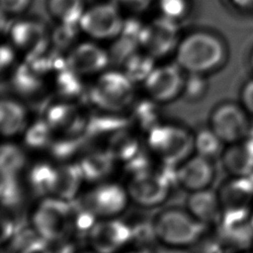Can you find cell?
<instances>
[{"label": "cell", "mask_w": 253, "mask_h": 253, "mask_svg": "<svg viewBox=\"0 0 253 253\" xmlns=\"http://www.w3.org/2000/svg\"><path fill=\"white\" fill-rule=\"evenodd\" d=\"M159 242L165 246L186 248L196 245L205 235L206 225L195 218L188 210L170 208L160 211L152 220Z\"/></svg>", "instance_id": "1"}, {"label": "cell", "mask_w": 253, "mask_h": 253, "mask_svg": "<svg viewBox=\"0 0 253 253\" xmlns=\"http://www.w3.org/2000/svg\"><path fill=\"white\" fill-rule=\"evenodd\" d=\"M150 152L162 164L178 167L195 151L194 133L175 124H158L147 133Z\"/></svg>", "instance_id": "2"}, {"label": "cell", "mask_w": 253, "mask_h": 253, "mask_svg": "<svg viewBox=\"0 0 253 253\" xmlns=\"http://www.w3.org/2000/svg\"><path fill=\"white\" fill-rule=\"evenodd\" d=\"M223 57V46L213 36L194 33L183 39L177 45V64L193 73L200 74L216 67Z\"/></svg>", "instance_id": "3"}, {"label": "cell", "mask_w": 253, "mask_h": 253, "mask_svg": "<svg viewBox=\"0 0 253 253\" xmlns=\"http://www.w3.org/2000/svg\"><path fill=\"white\" fill-rule=\"evenodd\" d=\"M72 202L54 196L43 197L32 212L31 222L41 238L55 242L71 232Z\"/></svg>", "instance_id": "4"}, {"label": "cell", "mask_w": 253, "mask_h": 253, "mask_svg": "<svg viewBox=\"0 0 253 253\" xmlns=\"http://www.w3.org/2000/svg\"><path fill=\"white\" fill-rule=\"evenodd\" d=\"M174 184L176 183L170 169L161 164L157 170L150 168L131 175L126 190L130 201L135 205L154 208L168 199Z\"/></svg>", "instance_id": "5"}, {"label": "cell", "mask_w": 253, "mask_h": 253, "mask_svg": "<svg viewBox=\"0 0 253 253\" xmlns=\"http://www.w3.org/2000/svg\"><path fill=\"white\" fill-rule=\"evenodd\" d=\"M132 83L125 72H104L90 90L91 102L101 111L118 113L132 104Z\"/></svg>", "instance_id": "6"}, {"label": "cell", "mask_w": 253, "mask_h": 253, "mask_svg": "<svg viewBox=\"0 0 253 253\" xmlns=\"http://www.w3.org/2000/svg\"><path fill=\"white\" fill-rule=\"evenodd\" d=\"M129 201L126 188L104 181L88 190L80 203L99 219H104L118 217L126 211Z\"/></svg>", "instance_id": "7"}, {"label": "cell", "mask_w": 253, "mask_h": 253, "mask_svg": "<svg viewBox=\"0 0 253 253\" xmlns=\"http://www.w3.org/2000/svg\"><path fill=\"white\" fill-rule=\"evenodd\" d=\"M247 112L242 106L226 102L212 109L209 126L224 144H230L247 137L250 130Z\"/></svg>", "instance_id": "8"}, {"label": "cell", "mask_w": 253, "mask_h": 253, "mask_svg": "<svg viewBox=\"0 0 253 253\" xmlns=\"http://www.w3.org/2000/svg\"><path fill=\"white\" fill-rule=\"evenodd\" d=\"M221 217L249 218L253 211V180L251 177H232L217 191Z\"/></svg>", "instance_id": "9"}, {"label": "cell", "mask_w": 253, "mask_h": 253, "mask_svg": "<svg viewBox=\"0 0 253 253\" xmlns=\"http://www.w3.org/2000/svg\"><path fill=\"white\" fill-rule=\"evenodd\" d=\"M78 25L93 39L109 40L121 35L125 22L115 5L105 3L85 10Z\"/></svg>", "instance_id": "10"}, {"label": "cell", "mask_w": 253, "mask_h": 253, "mask_svg": "<svg viewBox=\"0 0 253 253\" xmlns=\"http://www.w3.org/2000/svg\"><path fill=\"white\" fill-rule=\"evenodd\" d=\"M87 238L97 253H120L131 242V225L117 217L99 219Z\"/></svg>", "instance_id": "11"}, {"label": "cell", "mask_w": 253, "mask_h": 253, "mask_svg": "<svg viewBox=\"0 0 253 253\" xmlns=\"http://www.w3.org/2000/svg\"><path fill=\"white\" fill-rule=\"evenodd\" d=\"M180 66L167 64L154 67L143 81L149 98L155 102L168 103L183 93L185 82Z\"/></svg>", "instance_id": "12"}, {"label": "cell", "mask_w": 253, "mask_h": 253, "mask_svg": "<svg viewBox=\"0 0 253 253\" xmlns=\"http://www.w3.org/2000/svg\"><path fill=\"white\" fill-rule=\"evenodd\" d=\"M177 32V27L171 18H158L142 27L139 43L152 57H161L178 45Z\"/></svg>", "instance_id": "13"}, {"label": "cell", "mask_w": 253, "mask_h": 253, "mask_svg": "<svg viewBox=\"0 0 253 253\" xmlns=\"http://www.w3.org/2000/svg\"><path fill=\"white\" fill-rule=\"evenodd\" d=\"M214 178L213 161L197 153L177 167V185L190 193L211 188Z\"/></svg>", "instance_id": "14"}, {"label": "cell", "mask_w": 253, "mask_h": 253, "mask_svg": "<svg viewBox=\"0 0 253 253\" xmlns=\"http://www.w3.org/2000/svg\"><path fill=\"white\" fill-rule=\"evenodd\" d=\"M44 120L54 133L82 136L88 118L82 117L77 109L69 103H57L46 110Z\"/></svg>", "instance_id": "15"}, {"label": "cell", "mask_w": 253, "mask_h": 253, "mask_svg": "<svg viewBox=\"0 0 253 253\" xmlns=\"http://www.w3.org/2000/svg\"><path fill=\"white\" fill-rule=\"evenodd\" d=\"M67 66L79 75H90L103 71L109 63V55L92 42H83L69 52Z\"/></svg>", "instance_id": "16"}, {"label": "cell", "mask_w": 253, "mask_h": 253, "mask_svg": "<svg viewBox=\"0 0 253 253\" xmlns=\"http://www.w3.org/2000/svg\"><path fill=\"white\" fill-rule=\"evenodd\" d=\"M224 170L232 177L253 175V141L248 137L227 144L220 157Z\"/></svg>", "instance_id": "17"}, {"label": "cell", "mask_w": 253, "mask_h": 253, "mask_svg": "<svg viewBox=\"0 0 253 253\" xmlns=\"http://www.w3.org/2000/svg\"><path fill=\"white\" fill-rule=\"evenodd\" d=\"M186 205L188 211L206 226L216 225L221 218L222 210L218 194L211 188L192 192Z\"/></svg>", "instance_id": "18"}, {"label": "cell", "mask_w": 253, "mask_h": 253, "mask_svg": "<svg viewBox=\"0 0 253 253\" xmlns=\"http://www.w3.org/2000/svg\"><path fill=\"white\" fill-rule=\"evenodd\" d=\"M216 228V235L227 248L247 251L253 244V225L250 217H221Z\"/></svg>", "instance_id": "19"}, {"label": "cell", "mask_w": 253, "mask_h": 253, "mask_svg": "<svg viewBox=\"0 0 253 253\" xmlns=\"http://www.w3.org/2000/svg\"><path fill=\"white\" fill-rule=\"evenodd\" d=\"M116 161L110 151L105 148L86 153L80 158L78 164L85 182L98 184L106 181L111 175Z\"/></svg>", "instance_id": "20"}, {"label": "cell", "mask_w": 253, "mask_h": 253, "mask_svg": "<svg viewBox=\"0 0 253 253\" xmlns=\"http://www.w3.org/2000/svg\"><path fill=\"white\" fill-rule=\"evenodd\" d=\"M83 182L85 180L78 162H64L56 166V180L51 196L72 202L78 196Z\"/></svg>", "instance_id": "21"}, {"label": "cell", "mask_w": 253, "mask_h": 253, "mask_svg": "<svg viewBox=\"0 0 253 253\" xmlns=\"http://www.w3.org/2000/svg\"><path fill=\"white\" fill-rule=\"evenodd\" d=\"M28 126V112L24 105L14 99H3L0 106L1 133L12 138L24 133Z\"/></svg>", "instance_id": "22"}, {"label": "cell", "mask_w": 253, "mask_h": 253, "mask_svg": "<svg viewBox=\"0 0 253 253\" xmlns=\"http://www.w3.org/2000/svg\"><path fill=\"white\" fill-rule=\"evenodd\" d=\"M130 125L129 119L121 117L118 113L104 112L101 115L88 118L84 135L87 137H110L114 133L126 128Z\"/></svg>", "instance_id": "23"}, {"label": "cell", "mask_w": 253, "mask_h": 253, "mask_svg": "<svg viewBox=\"0 0 253 253\" xmlns=\"http://www.w3.org/2000/svg\"><path fill=\"white\" fill-rule=\"evenodd\" d=\"M56 180V166L48 162L34 164L27 175V181L32 192L40 197L51 196Z\"/></svg>", "instance_id": "24"}, {"label": "cell", "mask_w": 253, "mask_h": 253, "mask_svg": "<svg viewBox=\"0 0 253 253\" xmlns=\"http://www.w3.org/2000/svg\"><path fill=\"white\" fill-rule=\"evenodd\" d=\"M107 149L117 161L120 160L125 163L141 151L137 137L127 131L126 128L122 129L109 137Z\"/></svg>", "instance_id": "25"}, {"label": "cell", "mask_w": 253, "mask_h": 253, "mask_svg": "<svg viewBox=\"0 0 253 253\" xmlns=\"http://www.w3.org/2000/svg\"><path fill=\"white\" fill-rule=\"evenodd\" d=\"M11 36L14 43L21 48L31 49L33 53L42 49L43 31L37 23L22 22L15 25Z\"/></svg>", "instance_id": "26"}, {"label": "cell", "mask_w": 253, "mask_h": 253, "mask_svg": "<svg viewBox=\"0 0 253 253\" xmlns=\"http://www.w3.org/2000/svg\"><path fill=\"white\" fill-rule=\"evenodd\" d=\"M223 142L217 134L209 126L199 129L194 133L195 152L211 161L221 157Z\"/></svg>", "instance_id": "27"}, {"label": "cell", "mask_w": 253, "mask_h": 253, "mask_svg": "<svg viewBox=\"0 0 253 253\" xmlns=\"http://www.w3.org/2000/svg\"><path fill=\"white\" fill-rule=\"evenodd\" d=\"M157 102L151 100L138 101L132 106L131 115L129 117L130 124H133L146 133L155 126L160 124L159 110Z\"/></svg>", "instance_id": "28"}, {"label": "cell", "mask_w": 253, "mask_h": 253, "mask_svg": "<svg viewBox=\"0 0 253 253\" xmlns=\"http://www.w3.org/2000/svg\"><path fill=\"white\" fill-rule=\"evenodd\" d=\"M50 14L61 24L76 25L84 13L83 0H48Z\"/></svg>", "instance_id": "29"}, {"label": "cell", "mask_w": 253, "mask_h": 253, "mask_svg": "<svg viewBox=\"0 0 253 253\" xmlns=\"http://www.w3.org/2000/svg\"><path fill=\"white\" fill-rule=\"evenodd\" d=\"M53 138L54 131L44 119L34 122L24 131L25 144L33 150L48 149Z\"/></svg>", "instance_id": "30"}, {"label": "cell", "mask_w": 253, "mask_h": 253, "mask_svg": "<svg viewBox=\"0 0 253 253\" xmlns=\"http://www.w3.org/2000/svg\"><path fill=\"white\" fill-rule=\"evenodd\" d=\"M26 155L20 146L13 142H4L0 150V170L4 175H16L24 169Z\"/></svg>", "instance_id": "31"}, {"label": "cell", "mask_w": 253, "mask_h": 253, "mask_svg": "<svg viewBox=\"0 0 253 253\" xmlns=\"http://www.w3.org/2000/svg\"><path fill=\"white\" fill-rule=\"evenodd\" d=\"M81 144V136L61 134L57 138L54 136L47 150H49L51 156L54 159L62 162H68L69 159L74 157L77 152H79Z\"/></svg>", "instance_id": "32"}, {"label": "cell", "mask_w": 253, "mask_h": 253, "mask_svg": "<svg viewBox=\"0 0 253 253\" xmlns=\"http://www.w3.org/2000/svg\"><path fill=\"white\" fill-rule=\"evenodd\" d=\"M125 68V73L132 82L144 81L154 68L152 56L146 52L133 53L126 58Z\"/></svg>", "instance_id": "33"}, {"label": "cell", "mask_w": 253, "mask_h": 253, "mask_svg": "<svg viewBox=\"0 0 253 253\" xmlns=\"http://www.w3.org/2000/svg\"><path fill=\"white\" fill-rule=\"evenodd\" d=\"M0 195L2 205L7 209H12L20 205L23 199V190L18 176L1 174Z\"/></svg>", "instance_id": "34"}, {"label": "cell", "mask_w": 253, "mask_h": 253, "mask_svg": "<svg viewBox=\"0 0 253 253\" xmlns=\"http://www.w3.org/2000/svg\"><path fill=\"white\" fill-rule=\"evenodd\" d=\"M13 86L19 93L31 95L41 87V80L35 68L23 65L13 76Z\"/></svg>", "instance_id": "35"}, {"label": "cell", "mask_w": 253, "mask_h": 253, "mask_svg": "<svg viewBox=\"0 0 253 253\" xmlns=\"http://www.w3.org/2000/svg\"><path fill=\"white\" fill-rule=\"evenodd\" d=\"M80 75L70 68L64 69L56 79V87L60 95L66 98H73L80 94L82 85Z\"/></svg>", "instance_id": "36"}, {"label": "cell", "mask_w": 253, "mask_h": 253, "mask_svg": "<svg viewBox=\"0 0 253 253\" xmlns=\"http://www.w3.org/2000/svg\"><path fill=\"white\" fill-rule=\"evenodd\" d=\"M204 236L197 243L199 244V253H226L227 247L223 244L217 235L209 239H206Z\"/></svg>", "instance_id": "37"}, {"label": "cell", "mask_w": 253, "mask_h": 253, "mask_svg": "<svg viewBox=\"0 0 253 253\" xmlns=\"http://www.w3.org/2000/svg\"><path fill=\"white\" fill-rule=\"evenodd\" d=\"M18 253H54V251L49 246L48 241L38 236L22 246Z\"/></svg>", "instance_id": "38"}, {"label": "cell", "mask_w": 253, "mask_h": 253, "mask_svg": "<svg viewBox=\"0 0 253 253\" xmlns=\"http://www.w3.org/2000/svg\"><path fill=\"white\" fill-rule=\"evenodd\" d=\"M183 92L185 93L186 97L191 101L199 100L205 92V84L204 82L199 79L195 78L193 80H190L188 83H185Z\"/></svg>", "instance_id": "39"}, {"label": "cell", "mask_w": 253, "mask_h": 253, "mask_svg": "<svg viewBox=\"0 0 253 253\" xmlns=\"http://www.w3.org/2000/svg\"><path fill=\"white\" fill-rule=\"evenodd\" d=\"M184 0H161V9L166 17H176L184 11Z\"/></svg>", "instance_id": "40"}, {"label": "cell", "mask_w": 253, "mask_h": 253, "mask_svg": "<svg viewBox=\"0 0 253 253\" xmlns=\"http://www.w3.org/2000/svg\"><path fill=\"white\" fill-rule=\"evenodd\" d=\"M31 0H1L2 10L9 14L23 12L30 4Z\"/></svg>", "instance_id": "41"}, {"label": "cell", "mask_w": 253, "mask_h": 253, "mask_svg": "<svg viewBox=\"0 0 253 253\" xmlns=\"http://www.w3.org/2000/svg\"><path fill=\"white\" fill-rule=\"evenodd\" d=\"M241 104L248 114L253 115V80L243 87L241 92Z\"/></svg>", "instance_id": "42"}, {"label": "cell", "mask_w": 253, "mask_h": 253, "mask_svg": "<svg viewBox=\"0 0 253 253\" xmlns=\"http://www.w3.org/2000/svg\"><path fill=\"white\" fill-rule=\"evenodd\" d=\"M126 7L132 10H141L147 6L150 0H120Z\"/></svg>", "instance_id": "43"}, {"label": "cell", "mask_w": 253, "mask_h": 253, "mask_svg": "<svg viewBox=\"0 0 253 253\" xmlns=\"http://www.w3.org/2000/svg\"><path fill=\"white\" fill-rule=\"evenodd\" d=\"M1 61H2V65L4 66L5 64H8L12 61L13 58V52L9 47H6L5 45L2 46V50H1Z\"/></svg>", "instance_id": "44"}, {"label": "cell", "mask_w": 253, "mask_h": 253, "mask_svg": "<svg viewBox=\"0 0 253 253\" xmlns=\"http://www.w3.org/2000/svg\"><path fill=\"white\" fill-rule=\"evenodd\" d=\"M155 253H191L185 248L181 247H171V246H166L163 248H159L156 250Z\"/></svg>", "instance_id": "45"}, {"label": "cell", "mask_w": 253, "mask_h": 253, "mask_svg": "<svg viewBox=\"0 0 253 253\" xmlns=\"http://www.w3.org/2000/svg\"><path fill=\"white\" fill-rule=\"evenodd\" d=\"M120 253H149L147 250H143V249H135V250H129V251H126V252H120Z\"/></svg>", "instance_id": "46"}, {"label": "cell", "mask_w": 253, "mask_h": 253, "mask_svg": "<svg viewBox=\"0 0 253 253\" xmlns=\"http://www.w3.org/2000/svg\"><path fill=\"white\" fill-rule=\"evenodd\" d=\"M81 253H97V252L94 251V250H92V251H86V252H81Z\"/></svg>", "instance_id": "47"}, {"label": "cell", "mask_w": 253, "mask_h": 253, "mask_svg": "<svg viewBox=\"0 0 253 253\" xmlns=\"http://www.w3.org/2000/svg\"><path fill=\"white\" fill-rule=\"evenodd\" d=\"M250 219H251V223H252V225H253V211H252V213H251V217H250Z\"/></svg>", "instance_id": "48"}, {"label": "cell", "mask_w": 253, "mask_h": 253, "mask_svg": "<svg viewBox=\"0 0 253 253\" xmlns=\"http://www.w3.org/2000/svg\"><path fill=\"white\" fill-rule=\"evenodd\" d=\"M241 253H253V252H250V251H243V252H241Z\"/></svg>", "instance_id": "49"}, {"label": "cell", "mask_w": 253, "mask_h": 253, "mask_svg": "<svg viewBox=\"0 0 253 253\" xmlns=\"http://www.w3.org/2000/svg\"><path fill=\"white\" fill-rule=\"evenodd\" d=\"M251 178H252V180H253V175H252V176H251Z\"/></svg>", "instance_id": "50"}, {"label": "cell", "mask_w": 253, "mask_h": 253, "mask_svg": "<svg viewBox=\"0 0 253 253\" xmlns=\"http://www.w3.org/2000/svg\"><path fill=\"white\" fill-rule=\"evenodd\" d=\"M252 64H253V57H252Z\"/></svg>", "instance_id": "51"}]
</instances>
